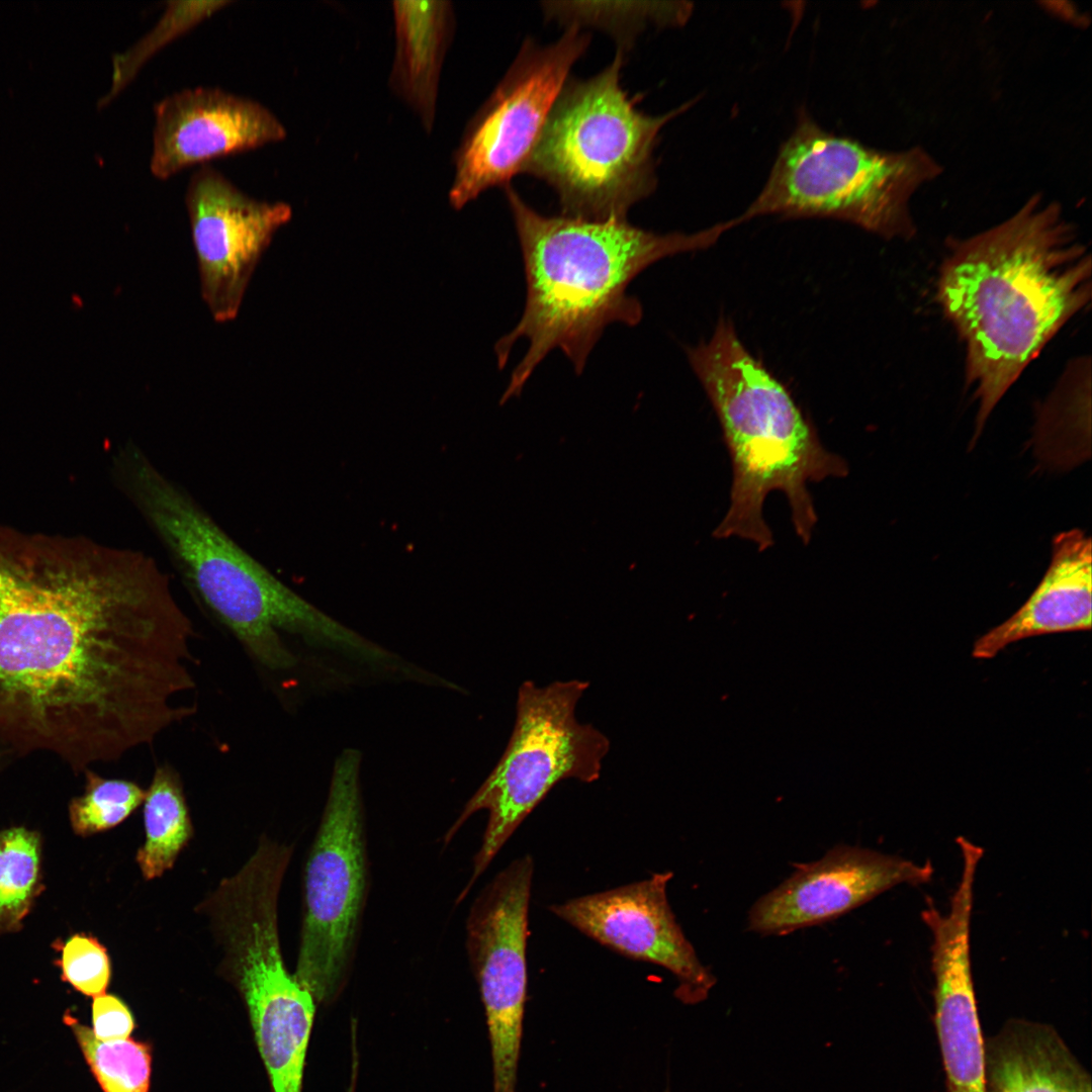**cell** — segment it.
Returning <instances> with one entry per match:
<instances>
[{
	"label": "cell",
	"instance_id": "cell-9",
	"mask_svg": "<svg viewBox=\"0 0 1092 1092\" xmlns=\"http://www.w3.org/2000/svg\"><path fill=\"white\" fill-rule=\"evenodd\" d=\"M361 753L335 761L326 805L303 872V910L294 976L316 1004L332 1003L354 963L369 871Z\"/></svg>",
	"mask_w": 1092,
	"mask_h": 1092
},
{
	"label": "cell",
	"instance_id": "cell-14",
	"mask_svg": "<svg viewBox=\"0 0 1092 1092\" xmlns=\"http://www.w3.org/2000/svg\"><path fill=\"white\" fill-rule=\"evenodd\" d=\"M932 876L929 860L918 863L840 844L816 861L797 864L753 904L747 926L762 935H785L842 916L895 886L927 883Z\"/></svg>",
	"mask_w": 1092,
	"mask_h": 1092
},
{
	"label": "cell",
	"instance_id": "cell-11",
	"mask_svg": "<svg viewBox=\"0 0 1092 1092\" xmlns=\"http://www.w3.org/2000/svg\"><path fill=\"white\" fill-rule=\"evenodd\" d=\"M534 862L514 859L480 892L466 949L484 1007L493 1092H516L527 1002L528 915Z\"/></svg>",
	"mask_w": 1092,
	"mask_h": 1092
},
{
	"label": "cell",
	"instance_id": "cell-21",
	"mask_svg": "<svg viewBox=\"0 0 1092 1092\" xmlns=\"http://www.w3.org/2000/svg\"><path fill=\"white\" fill-rule=\"evenodd\" d=\"M146 838L135 854L145 880L170 870L193 836L181 779L170 764L156 767L144 800Z\"/></svg>",
	"mask_w": 1092,
	"mask_h": 1092
},
{
	"label": "cell",
	"instance_id": "cell-19",
	"mask_svg": "<svg viewBox=\"0 0 1092 1092\" xmlns=\"http://www.w3.org/2000/svg\"><path fill=\"white\" fill-rule=\"evenodd\" d=\"M392 13L395 54L389 86L430 132L442 67L455 32L454 8L446 0H404L392 2Z\"/></svg>",
	"mask_w": 1092,
	"mask_h": 1092
},
{
	"label": "cell",
	"instance_id": "cell-13",
	"mask_svg": "<svg viewBox=\"0 0 1092 1092\" xmlns=\"http://www.w3.org/2000/svg\"><path fill=\"white\" fill-rule=\"evenodd\" d=\"M672 872L553 904L549 910L597 942L628 958L670 972L675 998L693 1005L707 999L716 977L699 960L670 908Z\"/></svg>",
	"mask_w": 1092,
	"mask_h": 1092
},
{
	"label": "cell",
	"instance_id": "cell-25",
	"mask_svg": "<svg viewBox=\"0 0 1092 1092\" xmlns=\"http://www.w3.org/2000/svg\"><path fill=\"white\" fill-rule=\"evenodd\" d=\"M65 1019L103 1092H149L152 1063L149 1044L130 1037L102 1041L73 1016L66 1015Z\"/></svg>",
	"mask_w": 1092,
	"mask_h": 1092
},
{
	"label": "cell",
	"instance_id": "cell-16",
	"mask_svg": "<svg viewBox=\"0 0 1092 1092\" xmlns=\"http://www.w3.org/2000/svg\"><path fill=\"white\" fill-rule=\"evenodd\" d=\"M973 893L954 890L947 914L927 899L921 918L932 935L934 1026L946 1092H987L982 1033L971 961Z\"/></svg>",
	"mask_w": 1092,
	"mask_h": 1092
},
{
	"label": "cell",
	"instance_id": "cell-22",
	"mask_svg": "<svg viewBox=\"0 0 1092 1092\" xmlns=\"http://www.w3.org/2000/svg\"><path fill=\"white\" fill-rule=\"evenodd\" d=\"M547 18L582 27L600 28L615 37L622 53L649 24L679 26L693 12V4L675 2H543Z\"/></svg>",
	"mask_w": 1092,
	"mask_h": 1092
},
{
	"label": "cell",
	"instance_id": "cell-6",
	"mask_svg": "<svg viewBox=\"0 0 1092 1092\" xmlns=\"http://www.w3.org/2000/svg\"><path fill=\"white\" fill-rule=\"evenodd\" d=\"M624 53L588 79L561 90L523 172L557 194L563 215L626 218L656 187L654 150L661 128L695 102L660 115L636 107L621 85Z\"/></svg>",
	"mask_w": 1092,
	"mask_h": 1092
},
{
	"label": "cell",
	"instance_id": "cell-17",
	"mask_svg": "<svg viewBox=\"0 0 1092 1092\" xmlns=\"http://www.w3.org/2000/svg\"><path fill=\"white\" fill-rule=\"evenodd\" d=\"M1091 558V539L1083 531L1056 535L1051 564L1037 587L1012 616L975 641L973 657L993 658L1033 636L1090 630Z\"/></svg>",
	"mask_w": 1092,
	"mask_h": 1092
},
{
	"label": "cell",
	"instance_id": "cell-12",
	"mask_svg": "<svg viewBox=\"0 0 1092 1092\" xmlns=\"http://www.w3.org/2000/svg\"><path fill=\"white\" fill-rule=\"evenodd\" d=\"M185 205L202 298L216 322H231L274 234L291 218V207L248 195L209 164L191 175Z\"/></svg>",
	"mask_w": 1092,
	"mask_h": 1092
},
{
	"label": "cell",
	"instance_id": "cell-4",
	"mask_svg": "<svg viewBox=\"0 0 1092 1092\" xmlns=\"http://www.w3.org/2000/svg\"><path fill=\"white\" fill-rule=\"evenodd\" d=\"M110 470L114 485L162 545L193 599L260 665L284 670L295 664L283 633L366 662L376 656V644L276 577L139 445L128 441L119 446Z\"/></svg>",
	"mask_w": 1092,
	"mask_h": 1092
},
{
	"label": "cell",
	"instance_id": "cell-2",
	"mask_svg": "<svg viewBox=\"0 0 1092 1092\" xmlns=\"http://www.w3.org/2000/svg\"><path fill=\"white\" fill-rule=\"evenodd\" d=\"M938 299L967 348L979 401L974 441L998 401L1091 298V256L1061 205L1030 196L1010 217L956 244Z\"/></svg>",
	"mask_w": 1092,
	"mask_h": 1092
},
{
	"label": "cell",
	"instance_id": "cell-7",
	"mask_svg": "<svg viewBox=\"0 0 1092 1092\" xmlns=\"http://www.w3.org/2000/svg\"><path fill=\"white\" fill-rule=\"evenodd\" d=\"M941 172L921 147L872 148L826 130L802 111L762 189L738 218L828 217L888 239L908 238L915 232L914 194Z\"/></svg>",
	"mask_w": 1092,
	"mask_h": 1092
},
{
	"label": "cell",
	"instance_id": "cell-5",
	"mask_svg": "<svg viewBox=\"0 0 1092 1092\" xmlns=\"http://www.w3.org/2000/svg\"><path fill=\"white\" fill-rule=\"evenodd\" d=\"M688 358L716 412L733 469L730 504L713 536L745 539L759 551L769 548L774 538L763 504L779 490L807 544L817 522L807 485L844 477L846 462L823 446L788 390L749 353L728 320L689 349Z\"/></svg>",
	"mask_w": 1092,
	"mask_h": 1092
},
{
	"label": "cell",
	"instance_id": "cell-28",
	"mask_svg": "<svg viewBox=\"0 0 1092 1092\" xmlns=\"http://www.w3.org/2000/svg\"><path fill=\"white\" fill-rule=\"evenodd\" d=\"M92 1032L102 1041L129 1037L134 1021L128 1007L116 996L102 994L94 997L92 1004Z\"/></svg>",
	"mask_w": 1092,
	"mask_h": 1092
},
{
	"label": "cell",
	"instance_id": "cell-26",
	"mask_svg": "<svg viewBox=\"0 0 1092 1092\" xmlns=\"http://www.w3.org/2000/svg\"><path fill=\"white\" fill-rule=\"evenodd\" d=\"M84 774V793L69 805L72 828L81 836L117 826L144 803L146 791L134 782L103 778L90 768Z\"/></svg>",
	"mask_w": 1092,
	"mask_h": 1092
},
{
	"label": "cell",
	"instance_id": "cell-8",
	"mask_svg": "<svg viewBox=\"0 0 1092 1092\" xmlns=\"http://www.w3.org/2000/svg\"><path fill=\"white\" fill-rule=\"evenodd\" d=\"M588 686L581 679L555 680L543 687L532 680L520 685L508 745L444 838L448 843L474 813L488 812L471 877L458 902L558 783L572 779L589 784L600 779L610 740L576 717V707Z\"/></svg>",
	"mask_w": 1092,
	"mask_h": 1092
},
{
	"label": "cell",
	"instance_id": "cell-20",
	"mask_svg": "<svg viewBox=\"0 0 1092 1092\" xmlns=\"http://www.w3.org/2000/svg\"><path fill=\"white\" fill-rule=\"evenodd\" d=\"M243 998L273 1092H301L314 998L294 974Z\"/></svg>",
	"mask_w": 1092,
	"mask_h": 1092
},
{
	"label": "cell",
	"instance_id": "cell-10",
	"mask_svg": "<svg viewBox=\"0 0 1092 1092\" xmlns=\"http://www.w3.org/2000/svg\"><path fill=\"white\" fill-rule=\"evenodd\" d=\"M590 42L576 25L540 46L526 39L490 96L468 122L454 154L449 200L456 209L507 187L535 148L574 64Z\"/></svg>",
	"mask_w": 1092,
	"mask_h": 1092
},
{
	"label": "cell",
	"instance_id": "cell-27",
	"mask_svg": "<svg viewBox=\"0 0 1092 1092\" xmlns=\"http://www.w3.org/2000/svg\"><path fill=\"white\" fill-rule=\"evenodd\" d=\"M63 979L86 996L104 994L111 977L106 947L93 936L78 933L62 947L60 960Z\"/></svg>",
	"mask_w": 1092,
	"mask_h": 1092
},
{
	"label": "cell",
	"instance_id": "cell-3",
	"mask_svg": "<svg viewBox=\"0 0 1092 1092\" xmlns=\"http://www.w3.org/2000/svg\"><path fill=\"white\" fill-rule=\"evenodd\" d=\"M504 189L522 250L527 295L521 320L495 346L499 366L518 340L526 338L529 348L513 371L503 403L521 393L553 349H560L581 373L608 325L641 321L640 301L626 293L638 274L665 257L707 249L738 225L733 218L693 234L662 235L626 218L546 216L511 184Z\"/></svg>",
	"mask_w": 1092,
	"mask_h": 1092
},
{
	"label": "cell",
	"instance_id": "cell-24",
	"mask_svg": "<svg viewBox=\"0 0 1092 1092\" xmlns=\"http://www.w3.org/2000/svg\"><path fill=\"white\" fill-rule=\"evenodd\" d=\"M40 891V840L12 827L0 833V932L15 929Z\"/></svg>",
	"mask_w": 1092,
	"mask_h": 1092
},
{
	"label": "cell",
	"instance_id": "cell-23",
	"mask_svg": "<svg viewBox=\"0 0 1092 1092\" xmlns=\"http://www.w3.org/2000/svg\"><path fill=\"white\" fill-rule=\"evenodd\" d=\"M231 3L228 0L168 1L163 15L152 29L128 49L112 57L111 86L98 100L97 107L112 101L164 47Z\"/></svg>",
	"mask_w": 1092,
	"mask_h": 1092
},
{
	"label": "cell",
	"instance_id": "cell-1",
	"mask_svg": "<svg viewBox=\"0 0 1092 1092\" xmlns=\"http://www.w3.org/2000/svg\"><path fill=\"white\" fill-rule=\"evenodd\" d=\"M193 636L147 553L0 521V744L81 771L152 744L186 717Z\"/></svg>",
	"mask_w": 1092,
	"mask_h": 1092
},
{
	"label": "cell",
	"instance_id": "cell-15",
	"mask_svg": "<svg viewBox=\"0 0 1092 1092\" xmlns=\"http://www.w3.org/2000/svg\"><path fill=\"white\" fill-rule=\"evenodd\" d=\"M150 171L167 179L195 164L285 139L286 128L265 105L220 88H187L154 106Z\"/></svg>",
	"mask_w": 1092,
	"mask_h": 1092
},
{
	"label": "cell",
	"instance_id": "cell-18",
	"mask_svg": "<svg viewBox=\"0 0 1092 1092\" xmlns=\"http://www.w3.org/2000/svg\"><path fill=\"white\" fill-rule=\"evenodd\" d=\"M987 1092H1092L1089 1073L1057 1030L1010 1019L985 1039Z\"/></svg>",
	"mask_w": 1092,
	"mask_h": 1092
}]
</instances>
